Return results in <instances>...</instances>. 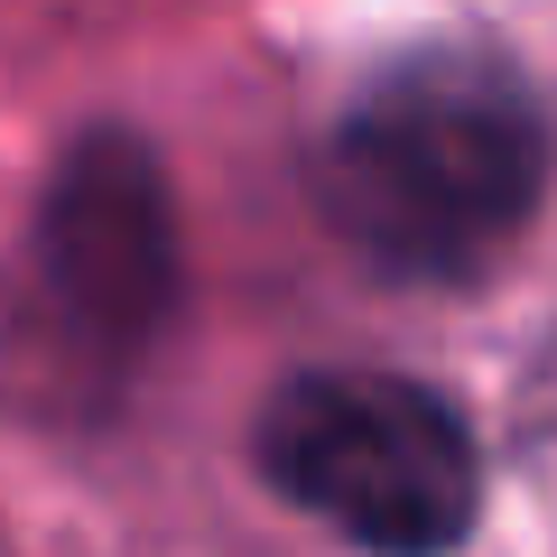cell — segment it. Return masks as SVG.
Listing matches in <instances>:
<instances>
[{"label":"cell","instance_id":"6da1fadb","mask_svg":"<svg viewBox=\"0 0 557 557\" xmlns=\"http://www.w3.org/2000/svg\"><path fill=\"white\" fill-rule=\"evenodd\" d=\"M325 214L391 278H474L548 196V121L511 65L428 47L362 84L325 139Z\"/></svg>","mask_w":557,"mask_h":557},{"label":"cell","instance_id":"7a4b0ae2","mask_svg":"<svg viewBox=\"0 0 557 557\" xmlns=\"http://www.w3.org/2000/svg\"><path fill=\"white\" fill-rule=\"evenodd\" d=\"M260 465L307 520L372 557H437L474 530L465 418L399 372H298L260 418Z\"/></svg>","mask_w":557,"mask_h":557}]
</instances>
